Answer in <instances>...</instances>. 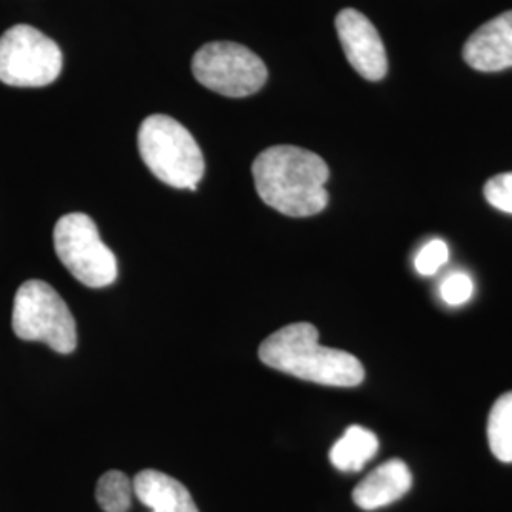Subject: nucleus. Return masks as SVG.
Returning <instances> with one entry per match:
<instances>
[{
  "label": "nucleus",
  "mask_w": 512,
  "mask_h": 512,
  "mask_svg": "<svg viewBox=\"0 0 512 512\" xmlns=\"http://www.w3.org/2000/svg\"><path fill=\"white\" fill-rule=\"evenodd\" d=\"M327 162L306 148L279 145L262 150L253 162L260 200L287 217H313L329 205Z\"/></svg>",
  "instance_id": "1"
},
{
  "label": "nucleus",
  "mask_w": 512,
  "mask_h": 512,
  "mask_svg": "<svg viewBox=\"0 0 512 512\" xmlns=\"http://www.w3.org/2000/svg\"><path fill=\"white\" fill-rule=\"evenodd\" d=\"M260 361L274 370L329 387H357L365 380L363 363L344 349L319 344L311 323H293L275 330L258 348Z\"/></svg>",
  "instance_id": "2"
},
{
  "label": "nucleus",
  "mask_w": 512,
  "mask_h": 512,
  "mask_svg": "<svg viewBox=\"0 0 512 512\" xmlns=\"http://www.w3.org/2000/svg\"><path fill=\"white\" fill-rule=\"evenodd\" d=\"M139 152L150 173L173 188L198 190L205 173L202 148L171 116L152 114L139 128Z\"/></svg>",
  "instance_id": "3"
},
{
  "label": "nucleus",
  "mask_w": 512,
  "mask_h": 512,
  "mask_svg": "<svg viewBox=\"0 0 512 512\" xmlns=\"http://www.w3.org/2000/svg\"><path fill=\"white\" fill-rule=\"evenodd\" d=\"M12 329L19 340L42 342L57 353H73L78 344L76 321L67 302L40 279L25 281L14 298Z\"/></svg>",
  "instance_id": "4"
},
{
  "label": "nucleus",
  "mask_w": 512,
  "mask_h": 512,
  "mask_svg": "<svg viewBox=\"0 0 512 512\" xmlns=\"http://www.w3.org/2000/svg\"><path fill=\"white\" fill-rule=\"evenodd\" d=\"M55 253L61 264L86 287L103 289L118 277V262L84 213H69L54 228Z\"/></svg>",
  "instance_id": "5"
},
{
  "label": "nucleus",
  "mask_w": 512,
  "mask_h": 512,
  "mask_svg": "<svg viewBox=\"0 0 512 512\" xmlns=\"http://www.w3.org/2000/svg\"><path fill=\"white\" fill-rule=\"evenodd\" d=\"M63 69V54L52 38L31 25H16L0 37V82L14 88H44Z\"/></svg>",
  "instance_id": "6"
},
{
  "label": "nucleus",
  "mask_w": 512,
  "mask_h": 512,
  "mask_svg": "<svg viewBox=\"0 0 512 512\" xmlns=\"http://www.w3.org/2000/svg\"><path fill=\"white\" fill-rule=\"evenodd\" d=\"M192 73L211 92L224 97H249L268 80L264 61L236 42H209L194 54Z\"/></svg>",
  "instance_id": "7"
},
{
  "label": "nucleus",
  "mask_w": 512,
  "mask_h": 512,
  "mask_svg": "<svg viewBox=\"0 0 512 512\" xmlns=\"http://www.w3.org/2000/svg\"><path fill=\"white\" fill-rule=\"evenodd\" d=\"M336 31L349 65L370 82L387 74V54L376 27L365 14L346 8L336 16Z\"/></svg>",
  "instance_id": "8"
},
{
  "label": "nucleus",
  "mask_w": 512,
  "mask_h": 512,
  "mask_svg": "<svg viewBox=\"0 0 512 512\" xmlns=\"http://www.w3.org/2000/svg\"><path fill=\"white\" fill-rule=\"evenodd\" d=\"M463 59L480 73H499L512 67V10L478 27L463 46Z\"/></svg>",
  "instance_id": "9"
},
{
  "label": "nucleus",
  "mask_w": 512,
  "mask_h": 512,
  "mask_svg": "<svg viewBox=\"0 0 512 512\" xmlns=\"http://www.w3.org/2000/svg\"><path fill=\"white\" fill-rule=\"evenodd\" d=\"M412 488V473L403 459L385 461L365 476L353 490V501L363 511L387 507L408 494Z\"/></svg>",
  "instance_id": "10"
},
{
  "label": "nucleus",
  "mask_w": 512,
  "mask_h": 512,
  "mask_svg": "<svg viewBox=\"0 0 512 512\" xmlns=\"http://www.w3.org/2000/svg\"><path fill=\"white\" fill-rule=\"evenodd\" d=\"M133 494L150 512H200L177 478L145 469L133 478Z\"/></svg>",
  "instance_id": "11"
},
{
  "label": "nucleus",
  "mask_w": 512,
  "mask_h": 512,
  "mask_svg": "<svg viewBox=\"0 0 512 512\" xmlns=\"http://www.w3.org/2000/svg\"><path fill=\"white\" fill-rule=\"evenodd\" d=\"M378 437L361 425H351L330 450V463L342 473H357L378 454Z\"/></svg>",
  "instance_id": "12"
},
{
  "label": "nucleus",
  "mask_w": 512,
  "mask_h": 512,
  "mask_svg": "<svg viewBox=\"0 0 512 512\" xmlns=\"http://www.w3.org/2000/svg\"><path fill=\"white\" fill-rule=\"evenodd\" d=\"M488 442L495 458L512 463V391L501 395L490 410Z\"/></svg>",
  "instance_id": "13"
},
{
  "label": "nucleus",
  "mask_w": 512,
  "mask_h": 512,
  "mask_svg": "<svg viewBox=\"0 0 512 512\" xmlns=\"http://www.w3.org/2000/svg\"><path fill=\"white\" fill-rule=\"evenodd\" d=\"M95 499L105 512H128L133 499V480L122 471H107L97 482Z\"/></svg>",
  "instance_id": "14"
},
{
  "label": "nucleus",
  "mask_w": 512,
  "mask_h": 512,
  "mask_svg": "<svg viewBox=\"0 0 512 512\" xmlns=\"http://www.w3.org/2000/svg\"><path fill=\"white\" fill-rule=\"evenodd\" d=\"M473 279L467 274H450L442 283H440V298L448 304V306H461L465 302L471 300L473 296Z\"/></svg>",
  "instance_id": "15"
},
{
  "label": "nucleus",
  "mask_w": 512,
  "mask_h": 512,
  "mask_svg": "<svg viewBox=\"0 0 512 512\" xmlns=\"http://www.w3.org/2000/svg\"><path fill=\"white\" fill-rule=\"evenodd\" d=\"M484 196L497 211L512 215V173L492 177L484 186Z\"/></svg>",
  "instance_id": "16"
},
{
  "label": "nucleus",
  "mask_w": 512,
  "mask_h": 512,
  "mask_svg": "<svg viewBox=\"0 0 512 512\" xmlns=\"http://www.w3.org/2000/svg\"><path fill=\"white\" fill-rule=\"evenodd\" d=\"M448 245L442 239H433L427 245L421 247L420 253L416 256V270L421 275H433L439 272L440 268L448 262Z\"/></svg>",
  "instance_id": "17"
}]
</instances>
